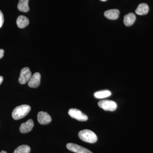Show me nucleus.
I'll list each match as a JSON object with an SVG mask.
<instances>
[{"label":"nucleus","mask_w":153,"mask_h":153,"mask_svg":"<svg viewBox=\"0 0 153 153\" xmlns=\"http://www.w3.org/2000/svg\"><path fill=\"white\" fill-rule=\"evenodd\" d=\"M31 107L28 105H22L16 107L12 112V117L15 120L25 117L30 112Z\"/></svg>","instance_id":"f257e3e1"},{"label":"nucleus","mask_w":153,"mask_h":153,"mask_svg":"<svg viewBox=\"0 0 153 153\" xmlns=\"http://www.w3.org/2000/svg\"><path fill=\"white\" fill-rule=\"evenodd\" d=\"M78 136L80 140L90 143H94L97 140L96 134L90 130L85 129L81 131L78 133Z\"/></svg>","instance_id":"f03ea898"},{"label":"nucleus","mask_w":153,"mask_h":153,"mask_svg":"<svg viewBox=\"0 0 153 153\" xmlns=\"http://www.w3.org/2000/svg\"><path fill=\"white\" fill-rule=\"evenodd\" d=\"M98 106L107 111H114L116 109L117 105L115 102L110 100H103L99 101Z\"/></svg>","instance_id":"7ed1b4c3"},{"label":"nucleus","mask_w":153,"mask_h":153,"mask_svg":"<svg viewBox=\"0 0 153 153\" xmlns=\"http://www.w3.org/2000/svg\"><path fill=\"white\" fill-rule=\"evenodd\" d=\"M68 114L71 117L80 121H85L88 118L86 115L76 108H71L69 109Z\"/></svg>","instance_id":"20e7f679"},{"label":"nucleus","mask_w":153,"mask_h":153,"mask_svg":"<svg viewBox=\"0 0 153 153\" xmlns=\"http://www.w3.org/2000/svg\"><path fill=\"white\" fill-rule=\"evenodd\" d=\"M32 76V73L29 67L22 68L19 79V83L21 84H25L29 81Z\"/></svg>","instance_id":"39448f33"},{"label":"nucleus","mask_w":153,"mask_h":153,"mask_svg":"<svg viewBox=\"0 0 153 153\" xmlns=\"http://www.w3.org/2000/svg\"><path fill=\"white\" fill-rule=\"evenodd\" d=\"M66 148L69 151L76 153H93L89 150L73 143L67 144Z\"/></svg>","instance_id":"423d86ee"},{"label":"nucleus","mask_w":153,"mask_h":153,"mask_svg":"<svg viewBox=\"0 0 153 153\" xmlns=\"http://www.w3.org/2000/svg\"><path fill=\"white\" fill-rule=\"evenodd\" d=\"M41 75L38 72H36L32 75L29 81L28 85L29 87L36 88L38 87L41 82Z\"/></svg>","instance_id":"0eeeda50"},{"label":"nucleus","mask_w":153,"mask_h":153,"mask_svg":"<svg viewBox=\"0 0 153 153\" xmlns=\"http://www.w3.org/2000/svg\"><path fill=\"white\" fill-rule=\"evenodd\" d=\"M38 120L41 124L46 125L52 121V118L47 113L40 111L38 114Z\"/></svg>","instance_id":"6e6552de"},{"label":"nucleus","mask_w":153,"mask_h":153,"mask_svg":"<svg viewBox=\"0 0 153 153\" xmlns=\"http://www.w3.org/2000/svg\"><path fill=\"white\" fill-rule=\"evenodd\" d=\"M34 122L32 120L30 119L26 122L22 123L20 126V131L23 134L29 132L32 130L34 126Z\"/></svg>","instance_id":"1a4fd4ad"},{"label":"nucleus","mask_w":153,"mask_h":153,"mask_svg":"<svg viewBox=\"0 0 153 153\" xmlns=\"http://www.w3.org/2000/svg\"><path fill=\"white\" fill-rule=\"evenodd\" d=\"M120 11L117 9H112L105 11L104 16L107 19L110 20H116L118 18Z\"/></svg>","instance_id":"9d476101"},{"label":"nucleus","mask_w":153,"mask_h":153,"mask_svg":"<svg viewBox=\"0 0 153 153\" xmlns=\"http://www.w3.org/2000/svg\"><path fill=\"white\" fill-rule=\"evenodd\" d=\"M136 19V18L134 14L129 13L125 15L124 17V24L127 27H129L133 25Z\"/></svg>","instance_id":"9b49d317"},{"label":"nucleus","mask_w":153,"mask_h":153,"mask_svg":"<svg viewBox=\"0 0 153 153\" xmlns=\"http://www.w3.org/2000/svg\"><path fill=\"white\" fill-rule=\"evenodd\" d=\"M17 26L20 28H24L28 26L29 24V20L25 16H20L17 19Z\"/></svg>","instance_id":"f8f14e48"},{"label":"nucleus","mask_w":153,"mask_h":153,"mask_svg":"<svg viewBox=\"0 0 153 153\" xmlns=\"http://www.w3.org/2000/svg\"><path fill=\"white\" fill-rule=\"evenodd\" d=\"M149 11V7L148 5L145 3H142L139 5L135 12L137 15L143 16L147 14Z\"/></svg>","instance_id":"ddd939ff"},{"label":"nucleus","mask_w":153,"mask_h":153,"mask_svg":"<svg viewBox=\"0 0 153 153\" xmlns=\"http://www.w3.org/2000/svg\"><path fill=\"white\" fill-rule=\"evenodd\" d=\"M29 0H19L18 9L19 11L27 13L30 10L28 3Z\"/></svg>","instance_id":"4468645a"},{"label":"nucleus","mask_w":153,"mask_h":153,"mask_svg":"<svg viewBox=\"0 0 153 153\" xmlns=\"http://www.w3.org/2000/svg\"><path fill=\"white\" fill-rule=\"evenodd\" d=\"M111 92L108 90H103L97 91L94 93V96L97 99L106 98L111 95Z\"/></svg>","instance_id":"2eb2a0df"},{"label":"nucleus","mask_w":153,"mask_h":153,"mask_svg":"<svg viewBox=\"0 0 153 153\" xmlns=\"http://www.w3.org/2000/svg\"><path fill=\"white\" fill-rule=\"evenodd\" d=\"M31 150L30 147L27 145L19 146L14 151L13 153H30Z\"/></svg>","instance_id":"dca6fc26"},{"label":"nucleus","mask_w":153,"mask_h":153,"mask_svg":"<svg viewBox=\"0 0 153 153\" xmlns=\"http://www.w3.org/2000/svg\"><path fill=\"white\" fill-rule=\"evenodd\" d=\"M4 22V15L2 12L0 10V28L1 27L3 26V24Z\"/></svg>","instance_id":"f3484780"},{"label":"nucleus","mask_w":153,"mask_h":153,"mask_svg":"<svg viewBox=\"0 0 153 153\" xmlns=\"http://www.w3.org/2000/svg\"><path fill=\"white\" fill-rule=\"evenodd\" d=\"M4 51L2 49H0V59L2 58L4 56Z\"/></svg>","instance_id":"a211bd4d"},{"label":"nucleus","mask_w":153,"mask_h":153,"mask_svg":"<svg viewBox=\"0 0 153 153\" xmlns=\"http://www.w3.org/2000/svg\"><path fill=\"white\" fill-rule=\"evenodd\" d=\"M3 81V77L2 76H0V85L1 84Z\"/></svg>","instance_id":"6ab92c4d"},{"label":"nucleus","mask_w":153,"mask_h":153,"mask_svg":"<svg viewBox=\"0 0 153 153\" xmlns=\"http://www.w3.org/2000/svg\"><path fill=\"white\" fill-rule=\"evenodd\" d=\"M0 153H7V152L5 151H2L1 152H0Z\"/></svg>","instance_id":"aec40b11"},{"label":"nucleus","mask_w":153,"mask_h":153,"mask_svg":"<svg viewBox=\"0 0 153 153\" xmlns=\"http://www.w3.org/2000/svg\"><path fill=\"white\" fill-rule=\"evenodd\" d=\"M100 1H105L107 0H100Z\"/></svg>","instance_id":"412c9836"}]
</instances>
